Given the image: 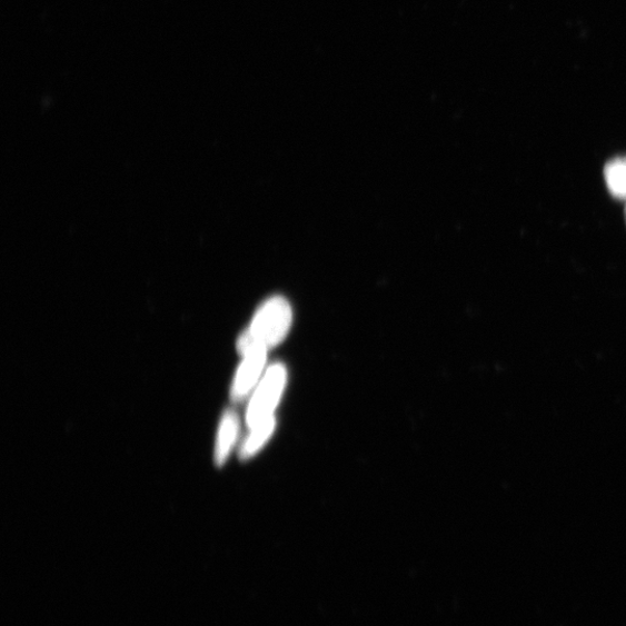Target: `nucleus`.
I'll return each instance as SVG.
<instances>
[{
  "instance_id": "nucleus-4",
  "label": "nucleus",
  "mask_w": 626,
  "mask_h": 626,
  "mask_svg": "<svg viewBox=\"0 0 626 626\" xmlns=\"http://www.w3.org/2000/svg\"><path fill=\"white\" fill-rule=\"evenodd\" d=\"M239 419L233 411H227L222 417L219 433H217L215 447V463L217 467H223L238 439Z\"/></svg>"
},
{
  "instance_id": "nucleus-3",
  "label": "nucleus",
  "mask_w": 626,
  "mask_h": 626,
  "mask_svg": "<svg viewBox=\"0 0 626 626\" xmlns=\"http://www.w3.org/2000/svg\"><path fill=\"white\" fill-rule=\"evenodd\" d=\"M268 349L255 347L245 352L242 361L235 376L231 398L235 403L247 399L259 385L267 360Z\"/></svg>"
},
{
  "instance_id": "nucleus-1",
  "label": "nucleus",
  "mask_w": 626,
  "mask_h": 626,
  "mask_svg": "<svg viewBox=\"0 0 626 626\" xmlns=\"http://www.w3.org/2000/svg\"><path fill=\"white\" fill-rule=\"evenodd\" d=\"M292 320L289 304L282 297L270 298L256 314L249 330L237 341L240 356L255 347L266 349L281 344L287 337Z\"/></svg>"
},
{
  "instance_id": "nucleus-7",
  "label": "nucleus",
  "mask_w": 626,
  "mask_h": 626,
  "mask_svg": "<svg viewBox=\"0 0 626 626\" xmlns=\"http://www.w3.org/2000/svg\"><path fill=\"white\" fill-rule=\"evenodd\" d=\"M625 222H626V201H625Z\"/></svg>"
},
{
  "instance_id": "nucleus-5",
  "label": "nucleus",
  "mask_w": 626,
  "mask_h": 626,
  "mask_svg": "<svg viewBox=\"0 0 626 626\" xmlns=\"http://www.w3.org/2000/svg\"><path fill=\"white\" fill-rule=\"evenodd\" d=\"M276 426V417H271L251 427V433L240 449V458L249 459L254 457L274 435Z\"/></svg>"
},
{
  "instance_id": "nucleus-2",
  "label": "nucleus",
  "mask_w": 626,
  "mask_h": 626,
  "mask_svg": "<svg viewBox=\"0 0 626 626\" xmlns=\"http://www.w3.org/2000/svg\"><path fill=\"white\" fill-rule=\"evenodd\" d=\"M287 385V369L284 365L271 366L261 378L251 398L247 423L251 428L257 424L275 417L276 408Z\"/></svg>"
},
{
  "instance_id": "nucleus-6",
  "label": "nucleus",
  "mask_w": 626,
  "mask_h": 626,
  "mask_svg": "<svg viewBox=\"0 0 626 626\" xmlns=\"http://www.w3.org/2000/svg\"><path fill=\"white\" fill-rule=\"evenodd\" d=\"M605 180L610 196L619 201H626V156L617 157L607 162Z\"/></svg>"
}]
</instances>
